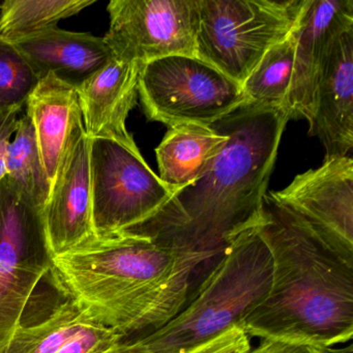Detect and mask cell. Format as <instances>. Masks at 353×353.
Wrapping results in <instances>:
<instances>
[{
    "label": "cell",
    "instance_id": "cell-1",
    "mask_svg": "<svg viewBox=\"0 0 353 353\" xmlns=\"http://www.w3.org/2000/svg\"><path fill=\"white\" fill-rule=\"evenodd\" d=\"M289 121L285 109L253 103L216 121L227 141L205 172L128 232L176 254L219 259L261 223L262 201Z\"/></svg>",
    "mask_w": 353,
    "mask_h": 353
},
{
    "label": "cell",
    "instance_id": "cell-2",
    "mask_svg": "<svg viewBox=\"0 0 353 353\" xmlns=\"http://www.w3.org/2000/svg\"><path fill=\"white\" fill-rule=\"evenodd\" d=\"M258 233L272 256L268 296L243 322L248 336L330 348L353 336V262L276 192L262 201Z\"/></svg>",
    "mask_w": 353,
    "mask_h": 353
},
{
    "label": "cell",
    "instance_id": "cell-3",
    "mask_svg": "<svg viewBox=\"0 0 353 353\" xmlns=\"http://www.w3.org/2000/svg\"><path fill=\"white\" fill-rule=\"evenodd\" d=\"M50 266L57 288L123 340L172 319L185 303L183 285L200 272L183 254L130 232L97 237L52 258Z\"/></svg>",
    "mask_w": 353,
    "mask_h": 353
},
{
    "label": "cell",
    "instance_id": "cell-4",
    "mask_svg": "<svg viewBox=\"0 0 353 353\" xmlns=\"http://www.w3.org/2000/svg\"><path fill=\"white\" fill-rule=\"evenodd\" d=\"M272 276L268 247L257 228L247 231L229 245L177 315L135 340L148 353H183L241 328L268 296Z\"/></svg>",
    "mask_w": 353,
    "mask_h": 353
},
{
    "label": "cell",
    "instance_id": "cell-5",
    "mask_svg": "<svg viewBox=\"0 0 353 353\" xmlns=\"http://www.w3.org/2000/svg\"><path fill=\"white\" fill-rule=\"evenodd\" d=\"M195 57L243 85L299 28L310 0H198Z\"/></svg>",
    "mask_w": 353,
    "mask_h": 353
},
{
    "label": "cell",
    "instance_id": "cell-6",
    "mask_svg": "<svg viewBox=\"0 0 353 353\" xmlns=\"http://www.w3.org/2000/svg\"><path fill=\"white\" fill-rule=\"evenodd\" d=\"M138 96L148 121L169 128L210 125L248 103L241 84L198 57L179 54L142 65Z\"/></svg>",
    "mask_w": 353,
    "mask_h": 353
},
{
    "label": "cell",
    "instance_id": "cell-7",
    "mask_svg": "<svg viewBox=\"0 0 353 353\" xmlns=\"http://www.w3.org/2000/svg\"><path fill=\"white\" fill-rule=\"evenodd\" d=\"M90 179L98 237L136 228L172 195L148 166L133 137L90 138Z\"/></svg>",
    "mask_w": 353,
    "mask_h": 353
},
{
    "label": "cell",
    "instance_id": "cell-8",
    "mask_svg": "<svg viewBox=\"0 0 353 353\" xmlns=\"http://www.w3.org/2000/svg\"><path fill=\"white\" fill-rule=\"evenodd\" d=\"M43 210L7 176L0 181V350L21 325L28 301L50 272Z\"/></svg>",
    "mask_w": 353,
    "mask_h": 353
},
{
    "label": "cell",
    "instance_id": "cell-9",
    "mask_svg": "<svg viewBox=\"0 0 353 353\" xmlns=\"http://www.w3.org/2000/svg\"><path fill=\"white\" fill-rule=\"evenodd\" d=\"M104 37L113 57L140 65L170 57H195L198 0H112Z\"/></svg>",
    "mask_w": 353,
    "mask_h": 353
},
{
    "label": "cell",
    "instance_id": "cell-10",
    "mask_svg": "<svg viewBox=\"0 0 353 353\" xmlns=\"http://www.w3.org/2000/svg\"><path fill=\"white\" fill-rule=\"evenodd\" d=\"M45 251L52 258L97 239L92 216L90 137L76 121L43 210Z\"/></svg>",
    "mask_w": 353,
    "mask_h": 353
},
{
    "label": "cell",
    "instance_id": "cell-11",
    "mask_svg": "<svg viewBox=\"0 0 353 353\" xmlns=\"http://www.w3.org/2000/svg\"><path fill=\"white\" fill-rule=\"evenodd\" d=\"M353 28V0H310L296 30L292 80L286 101L290 119L313 114L316 90L334 45Z\"/></svg>",
    "mask_w": 353,
    "mask_h": 353
},
{
    "label": "cell",
    "instance_id": "cell-12",
    "mask_svg": "<svg viewBox=\"0 0 353 353\" xmlns=\"http://www.w3.org/2000/svg\"><path fill=\"white\" fill-rule=\"evenodd\" d=\"M309 134L321 142L325 159L342 158L352 150L353 28L340 37L322 72Z\"/></svg>",
    "mask_w": 353,
    "mask_h": 353
},
{
    "label": "cell",
    "instance_id": "cell-13",
    "mask_svg": "<svg viewBox=\"0 0 353 353\" xmlns=\"http://www.w3.org/2000/svg\"><path fill=\"white\" fill-rule=\"evenodd\" d=\"M141 65L112 59L78 84V99L86 134L90 138L130 139V112L137 105Z\"/></svg>",
    "mask_w": 353,
    "mask_h": 353
},
{
    "label": "cell",
    "instance_id": "cell-14",
    "mask_svg": "<svg viewBox=\"0 0 353 353\" xmlns=\"http://www.w3.org/2000/svg\"><path fill=\"white\" fill-rule=\"evenodd\" d=\"M10 44L26 59L40 79L54 74L76 86L113 57L104 39L57 26Z\"/></svg>",
    "mask_w": 353,
    "mask_h": 353
},
{
    "label": "cell",
    "instance_id": "cell-15",
    "mask_svg": "<svg viewBox=\"0 0 353 353\" xmlns=\"http://www.w3.org/2000/svg\"><path fill=\"white\" fill-rule=\"evenodd\" d=\"M26 113L34 125L43 164L52 183L72 129L81 117L77 88L48 74L28 98Z\"/></svg>",
    "mask_w": 353,
    "mask_h": 353
},
{
    "label": "cell",
    "instance_id": "cell-16",
    "mask_svg": "<svg viewBox=\"0 0 353 353\" xmlns=\"http://www.w3.org/2000/svg\"><path fill=\"white\" fill-rule=\"evenodd\" d=\"M226 141V134L216 123L169 128L156 148L158 176L172 194L191 185L205 172Z\"/></svg>",
    "mask_w": 353,
    "mask_h": 353
},
{
    "label": "cell",
    "instance_id": "cell-17",
    "mask_svg": "<svg viewBox=\"0 0 353 353\" xmlns=\"http://www.w3.org/2000/svg\"><path fill=\"white\" fill-rule=\"evenodd\" d=\"M96 0H6L0 7V39L15 42L57 26Z\"/></svg>",
    "mask_w": 353,
    "mask_h": 353
},
{
    "label": "cell",
    "instance_id": "cell-18",
    "mask_svg": "<svg viewBox=\"0 0 353 353\" xmlns=\"http://www.w3.org/2000/svg\"><path fill=\"white\" fill-rule=\"evenodd\" d=\"M12 138L6 156L7 177L32 203L44 210L50 194L51 183L28 113L18 119L17 128Z\"/></svg>",
    "mask_w": 353,
    "mask_h": 353
},
{
    "label": "cell",
    "instance_id": "cell-19",
    "mask_svg": "<svg viewBox=\"0 0 353 353\" xmlns=\"http://www.w3.org/2000/svg\"><path fill=\"white\" fill-rule=\"evenodd\" d=\"M70 301L34 325H20L0 353H59L68 342L92 322Z\"/></svg>",
    "mask_w": 353,
    "mask_h": 353
},
{
    "label": "cell",
    "instance_id": "cell-20",
    "mask_svg": "<svg viewBox=\"0 0 353 353\" xmlns=\"http://www.w3.org/2000/svg\"><path fill=\"white\" fill-rule=\"evenodd\" d=\"M297 28L270 49L243 82L241 88L248 103L285 109L292 80Z\"/></svg>",
    "mask_w": 353,
    "mask_h": 353
},
{
    "label": "cell",
    "instance_id": "cell-21",
    "mask_svg": "<svg viewBox=\"0 0 353 353\" xmlns=\"http://www.w3.org/2000/svg\"><path fill=\"white\" fill-rule=\"evenodd\" d=\"M40 80L15 47L0 39V125L19 114Z\"/></svg>",
    "mask_w": 353,
    "mask_h": 353
},
{
    "label": "cell",
    "instance_id": "cell-22",
    "mask_svg": "<svg viewBox=\"0 0 353 353\" xmlns=\"http://www.w3.org/2000/svg\"><path fill=\"white\" fill-rule=\"evenodd\" d=\"M251 349L249 336L241 328L233 327L183 353H250Z\"/></svg>",
    "mask_w": 353,
    "mask_h": 353
},
{
    "label": "cell",
    "instance_id": "cell-23",
    "mask_svg": "<svg viewBox=\"0 0 353 353\" xmlns=\"http://www.w3.org/2000/svg\"><path fill=\"white\" fill-rule=\"evenodd\" d=\"M250 353H330L328 348L303 342L280 340V339H262L260 344Z\"/></svg>",
    "mask_w": 353,
    "mask_h": 353
},
{
    "label": "cell",
    "instance_id": "cell-24",
    "mask_svg": "<svg viewBox=\"0 0 353 353\" xmlns=\"http://www.w3.org/2000/svg\"><path fill=\"white\" fill-rule=\"evenodd\" d=\"M18 115H11L3 125H0V181L7 176L6 156H7L8 144L15 134L17 128Z\"/></svg>",
    "mask_w": 353,
    "mask_h": 353
},
{
    "label": "cell",
    "instance_id": "cell-25",
    "mask_svg": "<svg viewBox=\"0 0 353 353\" xmlns=\"http://www.w3.org/2000/svg\"><path fill=\"white\" fill-rule=\"evenodd\" d=\"M100 353H148L137 340L121 341Z\"/></svg>",
    "mask_w": 353,
    "mask_h": 353
}]
</instances>
